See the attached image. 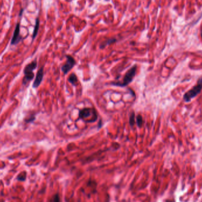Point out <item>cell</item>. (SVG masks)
<instances>
[{"label": "cell", "instance_id": "6da1fadb", "mask_svg": "<svg viewBox=\"0 0 202 202\" xmlns=\"http://www.w3.org/2000/svg\"><path fill=\"white\" fill-rule=\"evenodd\" d=\"M202 90V78H200L197 81L196 85L192 89L187 92L183 96V99L186 102H190L191 100L198 95Z\"/></svg>", "mask_w": 202, "mask_h": 202}, {"label": "cell", "instance_id": "7a4b0ae2", "mask_svg": "<svg viewBox=\"0 0 202 202\" xmlns=\"http://www.w3.org/2000/svg\"><path fill=\"white\" fill-rule=\"evenodd\" d=\"M137 69V67L136 65L133 66L129 70L127 71L122 82H113L112 83V85L115 86H118L120 87H125L127 86L133 81L135 76L136 75Z\"/></svg>", "mask_w": 202, "mask_h": 202}, {"label": "cell", "instance_id": "3957f363", "mask_svg": "<svg viewBox=\"0 0 202 202\" xmlns=\"http://www.w3.org/2000/svg\"><path fill=\"white\" fill-rule=\"evenodd\" d=\"M37 61L36 60H35V61H32V62H31L30 64H27L25 66L24 70V78L23 79L24 84H25L28 82L31 81L33 79L34 76H35L33 71L36 69V68L37 67Z\"/></svg>", "mask_w": 202, "mask_h": 202}, {"label": "cell", "instance_id": "277c9868", "mask_svg": "<svg viewBox=\"0 0 202 202\" xmlns=\"http://www.w3.org/2000/svg\"><path fill=\"white\" fill-rule=\"evenodd\" d=\"M66 58H67L66 62L61 67V70L64 75H66L67 73H68L73 68L76 64L75 60L71 56H69V55L66 56Z\"/></svg>", "mask_w": 202, "mask_h": 202}, {"label": "cell", "instance_id": "5b68a950", "mask_svg": "<svg viewBox=\"0 0 202 202\" xmlns=\"http://www.w3.org/2000/svg\"><path fill=\"white\" fill-rule=\"evenodd\" d=\"M96 111L94 109L84 108L79 112V117L85 121L89 118L91 115H96Z\"/></svg>", "mask_w": 202, "mask_h": 202}, {"label": "cell", "instance_id": "8992f818", "mask_svg": "<svg viewBox=\"0 0 202 202\" xmlns=\"http://www.w3.org/2000/svg\"><path fill=\"white\" fill-rule=\"evenodd\" d=\"M20 23H17L16 27L14 32V35H13L11 42V44L12 45L17 44L21 40V37L20 35Z\"/></svg>", "mask_w": 202, "mask_h": 202}, {"label": "cell", "instance_id": "52a82bcc", "mask_svg": "<svg viewBox=\"0 0 202 202\" xmlns=\"http://www.w3.org/2000/svg\"><path fill=\"white\" fill-rule=\"evenodd\" d=\"M43 76H44V69H43V67H41V68L38 71L35 80V81H34V83L32 84V87L34 88H37L39 86V85L41 84V82L43 80Z\"/></svg>", "mask_w": 202, "mask_h": 202}, {"label": "cell", "instance_id": "ba28073f", "mask_svg": "<svg viewBox=\"0 0 202 202\" xmlns=\"http://www.w3.org/2000/svg\"><path fill=\"white\" fill-rule=\"evenodd\" d=\"M39 25H40V21L39 19L37 18L36 20V25L35 27V29L33 31V34H32V39H35L37 35L39 28Z\"/></svg>", "mask_w": 202, "mask_h": 202}, {"label": "cell", "instance_id": "9c48e42d", "mask_svg": "<svg viewBox=\"0 0 202 202\" xmlns=\"http://www.w3.org/2000/svg\"><path fill=\"white\" fill-rule=\"evenodd\" d=\"M116 42V39H109V40H107L104 42L102 43V44H100V48L101 49H104L108 45H109L111 44H112L114 43H115Z\"/></svg>", "mask_w": 202, "mask_h": 202}, {"label": "cell", "instance_id": "30bf717a", "mask_svg": "<svg viewBox=\"0 0 202 202\" xmlns=\"http://www.w3.org/2000/svg\"><path fill=\"white\" fill-rule=\"evenodd\" d=\"M69 82L73 85H76L78 83V78L75 73H72L68 79Z\"/></svg>", "mask_w": 202, "mask_h": 202}, {"label": "cell", "instance_id": "8fae6325", "mask_svg": "<svg viewBox=\"0 0 202 202\" xmlns=\"http://www.w3.org/2000/svg\"><path fill=\"white\" fill-rule=\"evenodd\" d=\"M129 124L131 126H133L135 123V112H132V113L131 114L130 116H129Z\"/></svg>", "mask_w": 202, "mask_h": 202}, {"label": "cell", "instance_id": "7c38bea8", "mask_svg": "<svg viewBox=\"0 0 202 202\" xmlns=\"http://www.w3.org/2000/svg\"><path fill=\"white\" fill-rule=\"evenodd\" d=\"M137 124L138 127H141L143 124V117L141 115H139L137 117Z\"/></svg>", "mask_w": 202, "mask_h": 202}, {"label": "cell", "instance_id": "4fadbf2b", "mask_svg": "<svg viewBox=\"0 0 202 202\" xmlns=\"http://www.w3.org/2000/svg\"><path fill=\"white\" fill-rule=\"evenodd\" d=\"M25 178V174H21L20 175V176L18 177V180H24Z\"/></svg>", "mask_w": 202, "mask_h": 202}, {"label": "cell", "instance_id": "5bb4252c", "mask_svg": "<svg viewBox=\"0 0 202 202\" xmlns=\"http://www.w3.org/2000/svg\"><path fill=\"white\" fill-rule=\"evenodd\" d=\"M35 117H31V118H28L27 119H26V122H32V121H33L34 120H35Z\"/></svg>", "mask_w": 202, "mask_h": 202}, {"label": "cell", "instance_id": "9a60e30c", "mask_svg": "<svg viewBox=\"0 0 202 202\" xmlns=\"http://www.w3.org/2000/svg\"><path fill=\"white\" fill-rule=\"evenodd\" d=\"M54 200V202H60V201H59V197L57 195H56V196H55Z\"/></svg>", "mask_w": 202, "mask_h": 202}, {"label": "cell", "instance_id": "2e32d148", "mask_svg": "<svg viewBox=\"0 0 202 202\" xmlns=\"http://www.w3.org/2000/svg\"><path fill=\"white\" fill-rule=\"evenodd\" d=\"M201 38H202V31H201Z\"/></svg>", "mask_w": 202, "mask_h": 202}]
</instances>
